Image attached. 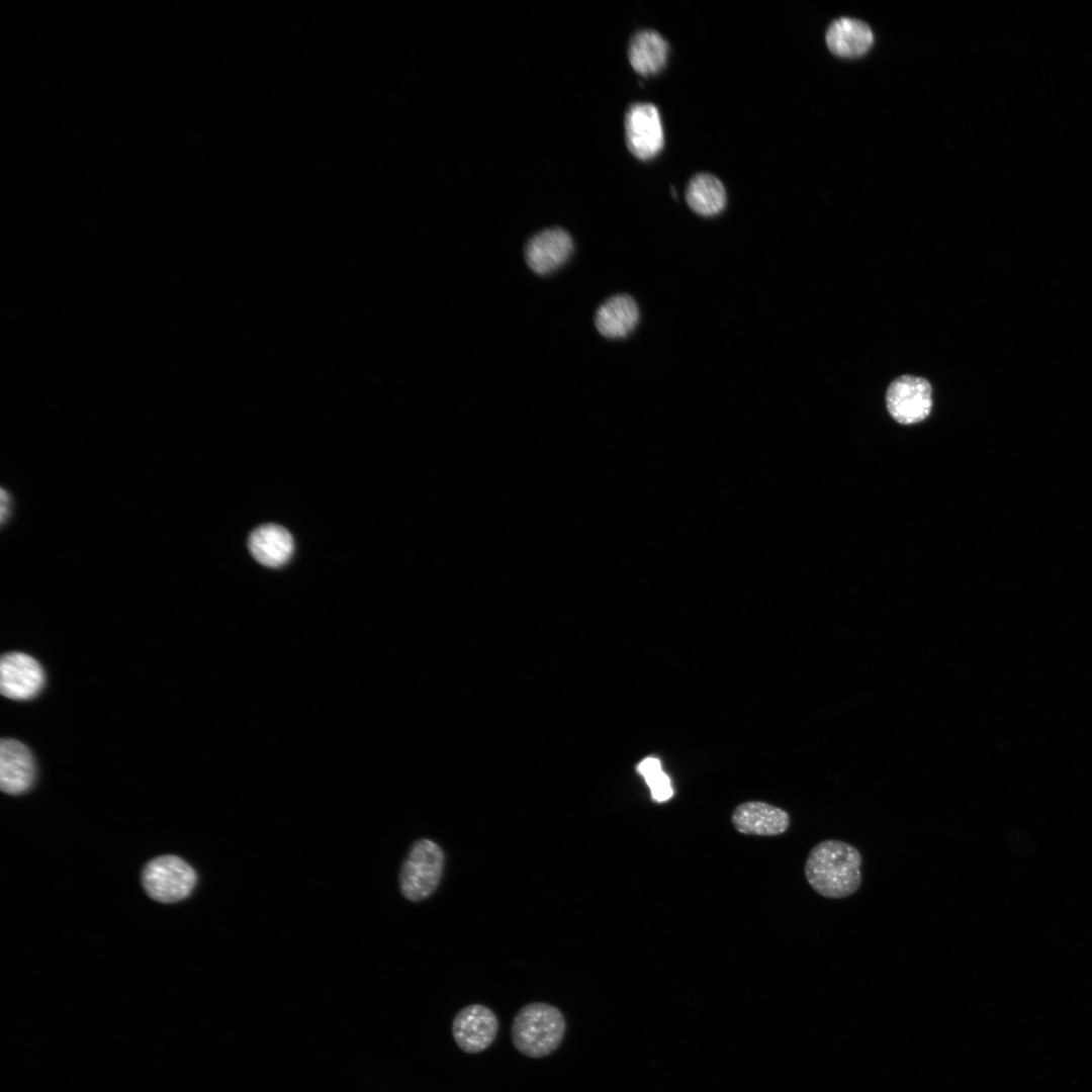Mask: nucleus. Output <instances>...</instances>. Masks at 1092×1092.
Wrapping results in <instances>:
<instances>
[{
    "instance_id": "obj_13",
    "label": "nucleus",
    "mask_w": 1092,
    "mask_h": 1092,
    "mask_svg": "<svg viewBox=\"0 0 1092 1092\" xmlns=\"http://www.w3.org/2000/svg\"><path fill=\"white\" fill-rule=\"evenodd\" d=\"M639 320L635 300L626 294L607 299L597 310L595 325L606 338L619 339L630 334Z\"/></svg>"
},
{
    "instance_id": "obj_17",
    "label": "nucleus",
    "mask_w": 1092,
    "mask_h": 1092,
    "mask_svg": "<svg viewBox=\"0 0 1092 1092\" xmlns=\"http://www.w3.org/2000/svg\"><path fill=\"white\" fill-rule=\"evenodd\" d=\"M651 791V797L657 802H665L673 795L670 779L662 771L660 761L654 757L644 758L637 766Z\"/></svg>"
},
{
    "instance_id": "obj_18",
    "label": "nucleus",
    "mask_w": 1092,
    "mask_h": 1092,
    "mask_svg": "<svg viewBox=\"0 0 1092 1092\" xmlns=\"http://www.w3.org/2000/svg\"><path fill=\"white\" fill-rule=\"evenodd\" d=\"M0 496H1V509H0V510H1V514H0V520H1V524H2V525H4V523H5L6 519H7V518L9 517V515H10V510H11V497H10V494H9V493H8L7 491H5V489H4V488H2V489H1V494H0Z\"/></svg>"
},
{
    "instance_id": "obj_12",
    "label": "nucleus",
    "mask_w": 1092,
    "mask_h": 1092,
    "mask_svg": "<svg viewBox=\"0 0 1092 1092\" xmlns=\"http://www.w3.org/2000/svg\"><path fill=\"white\" fill-rule=\"evenodd\" d=\"M248 547L259 563L269 567H279L290 559L294 545L291 534L285 528L275 524H266L250 534Z\"/></svg>"
},
{
    "instance_id": "obj_16",
    "label": "nucleus",
    "mask_w": 1092,
    "mask_h": 1092,
    "mask_svg": "<svg viewBox=\"0 0 1092 1092\" xmlns=\"http://www.w3.org/2000/svg\"><path fill=\"white\" fill-rule=\"evenodd\" d=\"M686 198L689 206L704 216L716 215L726 204V191L722 182L715 176L701 173L694 176L688 184Z\"/></svg>"
},
{
    "instance_id": "obj_1",
    "label": "nucleus",
    "mask_w": 1092,
    "mask_h": 1092,
    "mask_svg": "<svg viewBox=\"0 0 1092 1092\" xmlns=\"http://www.w3.org/2000/svg\"><path fill=\"white\" fill-rule=\"evenodd\" d=\"M861 861L856 847L845 841L828 839L811 849L804 873L816 893L825 898L840 899L852 895L860 887Z\"/></svg>"
},
{
    "instance_id": "obj_10",
    "label": "nucleus",
    "mask_w": 1092,
    "mask_h": 1092,
    "mask_svg": "<svg viewBox=\"0 0 1092 1092\" xmlns=\"http://www.w3.org/2000/svg\"><path fill=\"white\" fill-rule=\"evenodd\" d=\"M35 779V763L30 750L20 741L3 738L0 743V786L4 793L19 795L28 791Z\"/></svg>"
},
{
    "instance_id": "obj_4",
    "label": "nucleus",
    "mask_w": 1092,
    "mask_h": 1092,
    "mask_svg": "<svg viewBox=\"0 0 1092 1092\" xmlns=\"http://www.w3.org/2000/svg\"><path fill=\"white\" fill-rule=\"evenodd\" d=\"M196 880L192 867L175 855H162L150 860L142 873L146 893L161 903H173L188 897Z\"/></svg>"
},
{
    "instance_id": "obj_15",
    "label": "nucleus",
    "mask_w": 1092,
    "mask_h": 1092,
    "mask_svg": "<svg viewBox=\"0 0 1092 1092\" xmlns=\"http://www.w3.org/2000/svg\"><path fill=\"white\" fill-rule=\"evenodd\" d=\"M668 54L666 40L655 30L637 31L629 42L628 58L632 68L648 76L658 73L665 65Z\"/></svg>"
},
{
    "instance_id": "obj_3",
    "label": "nucleus",
    "mask_w": 1092,
    "mask_h": 1092,
    "mask_svg": "<svg viewBox=\"0 0 1092 1092\" xmlns=\"http://www.w3.org/2000/svg\"><path fill=\"white\" fill-rule=\"evenodd\" d=\"M445 854L439 844L422 838L413 843L399 872L401 894L410 901L429 898L440 884Z\"/></svg>"
},
{
    "instance_id": "obj_14",
    "label": "nucleus",
    "mask_w": 1092,
    "mask_h": 1092,
    "mask_svg": "<svg viewBox=\"0 0 1092 1092\" xmlns=\"http://www.w3.org/2000/svg\"><path fill=\"white\" fill-rule=\"evenodd\" d=\"M874 40L871 28L862 21L841 17L830 24L826 32L829 50L840 57L863 55Z\"/></svg>"
},
{
    "instance_id": "obj_7",
    "label": "nucleus",
    "mask_w": 1092,
    "mask_h": 1092,
    "mask_svg": "<svg viewBox=\"0 0 1092 1092\" xmlns=\"http://www.w3.org/2000/svg\"><path fill=\"white\" fill-rule=\"evenodd\" d=\"M626 143L638 159L656 156L664 144L663 128L657 107L651 103H636L625 116Z\"/></svg>"
},
{
    "instance_id": "obj_6",
    "label": "nucleus",
    "mask_w": 1092,
    "mask_h": 1092,
    "mask_svg": "<svg viewBox=\"0 0 1092 1092\" xmlns=\"http://www.w3.org/2000/svg\"><path fill=\"white\" fill-rule=\"evenodd\" d=\"M498 1028L496 1014L478 1003L459 1010L451 1025L456 1044L466 1054H478L488 1049L495 1040Z\"/></svg>"
},
{
    "instance_id": "obj_8",
    "label": "nucleus",
    "mask_w": 1092,
    "mask_h": 1092,
    "mask_svg": "<svg viewBox=\"0 0 1092 1092\" xmlns=\"http://www.w3.org/2000/svg\"><path fill=\"white\" fill-rule=\"evenodd\" d=\"M0 688L4 697L23 701L36 697L44 685L39 662L22 652H8L1 658Z\"/></svg>"
},
{
    "instance_id": "obj_9",
    "label": "nucleus",
    "mask_w": 1092,
    "mask_h": 1092,
    "mask_svg": "<svg viewBox=\"0 0 1092 1092\" xmlns=\"http://www.w3.org/2000/svg\"><path fill=\"white\" fill-rule=\"evenodd\" d=\"M573 252L570 235L552 228L534 235L527 243L525 256L528 266L537 274H549L561 267Z\"/></svg>"
},
{
    "instance_id": "obj_2",
    "label": "nucleus",
    "mask_w": 1092,
    "mask_h": 1092,
    "mask_svg": "<svg viewBox=\"0 0 1092 1092\" xmlns=\"http://www.w3.org/2000/svg\"><path fill=\"white\" fill-rule=\"evenodd\" d=\"M511 1040L523 1056L542 1059L555 1052L566 1032V1020L556 1006L531 1002L518 1010L511 1025Z\"/></svg>"
},
{
    "instance_id": "obj_5",
    "label": "nucleus",
    "mask_w": 1092,
    "mask_h": 1092,
    "mask_svg": "<svg viewBox=\"0 0 1092 1092\" xmlns=\"http://www.w3.org/2000/svg\"><path fill=\"white\" fill-rule=\"evenodd\" d=\"M931 392V386L925 378L902 375L887 389L888 412L895 421L903 425L921 422L930 414Z\"/></svg>"
},
{
    "instance_id": "obj_11",
    "label": "nucleus",
    "mask_w": 1092,
    "mask_h": 1092,
    "mask_svg": "<svg viewBox=\"0 0 1092 1092\" xmlns=\"http://www.w3.org/2000/svg\"><path fill=\"white\" fill-rule=\"evenodd\" d=\"M731 822L734 828L743 834L775 836L787 831L790 817L779 807L764 802L749 801L734 809Z\"/></svg>"
}]
</instances>
